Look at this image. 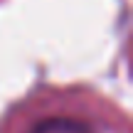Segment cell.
I'll use <instances>...</instances> for the list:
<instances>
[{"instance_id":"cell-1","label":"cell","mask_w":133,"mask_h":133,"mask_svg":"<svg viewBox=\"0 0 133 133\" xmlns=\"http://www.w3.org/2000/svg\"><path fill=\"white\" fill-rule=\"evenodd\" d=\"M30 133H91L89 126H84L76 118H66V116H54V118L39 121Z\"/></svg>"}]
</instances>
